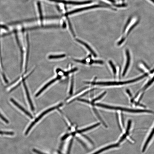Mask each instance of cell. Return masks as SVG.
<instances>
[{
  "label": "cell",
  "mask_w": 154,
  "mask_h": 154,
  "mask_svg": "<svg viewBox=\"0 0 154 154\" xmlns=\"http://www.w3.org/2000/svg\"><path fill=\"white\" fill-rule=\"evenodd\" d=\"M93 63L103 64H104V62L102 61L101 60H91L89 63V64H91Z\"/></svg>",
  "instance_id": "e0dca14e"
},
{
  "label": "cell",
  "mask_w": 154,
  "mask_h": 154,
  "mask_svg": "<svg viewBox=\"0 0 154 154\" xmlns=\"http://www.w3.org/2000/svg\"><path fill=\"white\" fill-rule=\"evenodd\" d=\"M65 56V54H64L56 56L51 55L48 57V58L49 59H59L64 58Z\"/></svg>",
  "instance_id": "5bb4252c"
},
{
  "label": "cell",
  "mask_w": 154,
  "mask_h": 154,
  "mask_svg": "<svg viewBox=\"0 0 154 154\" xmlns=\"http://www.w3.org/2000/svg\"><path fill=\"white\" fill-rule=\"evenodd\" d=\"M127 6V4H117V5H115V6L116 7H126Z\"/></svg>",
  "instance_id": "cb8c5ba5"
},
{
  "label": "cell",
  "mask_w": 154,
  "mask_h": 154,
  "mask_svg": "<svg viewBox=\"0 0 154 154\" xmlns=\"http://www.w3.org/2000/svg\"><path fill=\"white\" fill-rule=\"evenodd\" d=\"M63 105V104L62 103L59 104L58 105L54 106L52 107L49 108L45 111H44L41 114V115H40L38 116V117L36 118L35 120L30 124L28 128H27L25 133V135H27L29 133L30 131V130L35 125L37 122H38L40 120L42 117H43L45 115L47 114H48L50 112L54 110L55 109L59 108L60 107L62 106Z\"/></svg>",
  "instance_id": "3957f363"
},
{
  "label": "cell",
  "mask_w": 154,
  "mask_h": 154,
  "mask_svg": "<svg viewBox=\"0 0 154 154\" xmlns=\"http://www.w3.org/2000/svg\"><path fill=\"white\" fill-rule=\"evenodd\" d=\"M33 151L35 153L38 154H46L44 153H43L41 152V151H40L39 150L36 149H33Z\"/></svg>",
  "instance_id": "7402d4cb"
},
{
  "label": "cell",
  "mask_w": 154,
  "mask_h": 154,
  "mask_svg": "<svg viewBox=\"0 0 154 154\" xmlns=\"http://www.w3.org/2000/svg\"><path fill=\"white\" fill-rule=\"evenodd\" d=\"M142 79V77L141 76L138 77L137 78L128 81H108V82H85V83L87 84H91L93 85H100L103 86H118L123 85L124 84H129L134 83V82L137 81Z\"/></svg>",
  "instance_id": "7a4b0ae2"
},
{
  "label": "cell",
  "mask_w": 154,
  "mask_h": 154,
  "mask_svg": "<svg viewBox=\"0 0 154 154\" xmlns=\"http://www.w3.org/2000/svg\"><path fill=\"white\" fill-rule=\"evenodd\" d=\"M122 1H124V0H122Z\"/></svg>",
  "instance_id": "4316f807"
},
{
  "label": "cell",
  "mask_w": 154,
  "mask_h": 154,
  "mask_svg": "<svg viewBox=\"0 0 154 154\" xmlns=\"http://www.w3.org/2000/svg\"><path fill=\"white\" fill-rule=\"evenodd\" d=\"M73 139L72 138L71 140H70V143H69V145L68 151V154H69V153H70L71 146L72 145V143L73 142Z\"/></svg>",
  "instance_id": "d6986e66"
},
{
  "label": "cell",
  "mask_w": 154,
  "mask_h": 154,
  "mask_svg": "<svg viewBox=\"0 0 154 154\" xmlns=\"http://www.w3.org/2000/svg\"><path fill=\"white\" fill-rule=\"evenodd\" d=\"M107 1L110 2L112 3H115V2H116L115 0H107Z\"/></svg>",
  "instance_id": "d4e9b609"
},
{
  "label": "cell",
  "mask_w": 154,
  "mask_h": 154,
  "mask_svg": "<svg viewBox=\"0 0 154 154\" xmlns=\"http://www.w3.org/2000/svg\"><path fill=\"white\" fill-rule=\"evenodd\" d=\"M74 76H73L72 77L70 90V91H69V94H70V95H71L73 93L74 83Z\"/></svg>",
  "instance_id": "9a60e30c"
},
{
  "label": "cell",
  "mask_w": 154,
  "mask_h": 154,
  "mask_svg": "<svg viewBox=\"0 0 154 154\" xmlns=\"http://www.w3.org/2000/svg\"><path fill=\"white\" fill-rule=\"evenodd\" d=\"M149 1L152 2L153 4H154V0H149Z\"/></svg>",
  "instance_id": "484cf974"
},
{
  "label": "cell",
  "mask_w": 154,
  "mask_h": 154,
  "mask_svg": "<svg viewBox=\"0 0 154 154\" xmlns=\"http://www.w3.org/2000/svg\"><path fill=\"white\" fill-rule=\"evenodd\" d=\"M71 135L70 134H67L66 135H64L61 138V140H64L66 139L69 136Z\"/></svg>",
  "instance_id": "603a6c76"
},
{
  "label": "cell",
  "mask_w": 154,
  "mask_h": 154,
  "mask_svg": "<svg viewBox=\"0 0 154 154\" xmlns=\"http://www.w3.org/2000/svg\"><path fill=\"white\" fill-rule=\"evenodd\" d=\"M25 79H23V85L25 89V91L26 95H27V97L29 102V105L30 106L32 110V111H34L35 110L34 106L33 103H32V102L30 98V95L29 92L28 91V88H27V86L26 85L25 82L24 81Z\"/></svg>",
  "instance_id": "8992f818"
},
{
  "label": "cell",
  "mask_w": 154,
  "mask_h": 154,
  "mask_svg": "<svg viewBox=\"0 0 154 154\" xmlns=\"http://www.w3.org/2000/svg\"><path fill=\"white\" fill-rule=\"evenodd\" d=\"M95 106L98 107L110 110L125 112L133 113H146V110H140V109H133L121 107L118 106L110 105L105 104L96 103Z\"/></svg>",
  "instance_id": "6da1fadb"
},
{
  "label": "cell",
  "mask_w": 154,
  "mask_h": 154,
  "mask_svg": "<svg viewBox=\"0 0 154 154\" xmlns=\"http://www.w3.org/2000/svg\"><path fill=\"white\" fill-rule=\"evenodd\" d=\"M111 7L110 6L108 5H94L92 6L86 7H83V8H79L76 9L74 10L73 11H72L70 12H68L66 14L65 16H68L69 15H70L73 14L78 13V12H80L82 11L87 10L89 9H92L95 8H98V7Z\"/></svg>",
  "instance_id": "277c9868"
},
{
  "label": "cell",
  "mask_w": 154,
  "mask_h": 154,
  "mask_svg": "<svg viewBox=\"0 0 154 154\" xmlns=\"http://www.w3.org/2000/svg\"><path fill=\"white\" fill-rule=\"evenodd\" d=\"M126 61L125 66V68H124L122 75L123 76H125L127 72L129 66L130 62V56L129 51L128 50H126Z\"/></svg>",
  "instance_id": "5b68a950"
},
{
  "label": "cell",
  "mask_w": 154,
  "mask_h": 154,
  "mask_svg": "<svg viewBox=\"0 0 154 154\" xmlns=\"http://www.w3.org/2000/svg\"><path fill=\"white\" fill-rule=\"evenodd\" d=\"M76 41L79 42V43H80L81 44L85 46L86 48L92 54H93V56L94 57H97V55L95 53V52L91 48V47L89 46L87 43H85L82 41L80 40V39H76Z\"/></svg>",
  "instance_id": "9c48e42d"
},
{
  "label": "cell",
  "mask_w": 154,
  "mask_h": 154,
  "mask_svg": "<svg viewBox=\"0 0 154 154\" xmlns=\"http://www.w3.org/2000/svg\"><path fill=\"white\" fill-rule=\"evenodd\" d=\"M10 100L12 103H13L17 107L20 109L22 111H23L26 115L29 116L30 118H33V116H32L31 114L28 112V111L26 110L23 107L20 105L17 102L13 99L11 98L10 99Z\"/></svg>",
  "instance_id": "ba28073f"
},
{
  "label": "cell",
  "mask_w": 154,
  "mask_h": 154,
  "mask_svg": "<svg viewBox=\"0 0 154 154\" xmlns=\"http://www.w3.org/2000/svg\"><path fill=\"white\" fill-rule=\"evenodd\" d=\"M14 134L13 132H10V131H0V134L1 135H14Z\"/></svg>",
  "instance_id": "ac0fdd59"
},
{
  "label": "cell",
  "mask_w": 154,
  "mask_h": 154,
  "mask_svg": "<svg viewBox=\"0 0 154 154\" xmlns=\"http://www.w3.org/2000/svg\"><path fill=\"white\" fill-rule=\"evenodd\" d=\"M0 118H1L2 120L4 121L7 124L9 123V121L7 120L6 118H5L2 115L1 113H0Z\"/></svg>",
  "instance_id": "44dd1931"
},
{
  "label": "cell",
  "mask_w": 154,
  "mask_h": 154,
  "mask_svg": "<svg viewBox=\"0 0 154 154\" xmlns=\"http://www.w3.org/2000/svg\"><path fill=\"white\" fill-rule=\"evenodd\" d=\"M109 64H110V65L111 66V68L112 69V70H113V72L114 74V75H116V67L114 64L113 63L112 61L111 60L109 61Z\"/></svg>",
  "instance_id": "2e32d148"
},
{
  "label": "cell",
  "mask_w": 154,
  "mask_h": 154,
  "mask_svg": "<svg viewBox=\"0 0 154 154\" xmlns=\"http://www.w3.org/2000/svg\"><path fill=\"white\" fill-rule=\"evenodd\" d=\"M61 78V76H57L56 78L53 79L52 80H51L49 82L47 83L45 85L43 86V88L41 89L39 91L38 93L36 94V97L38 96L42 92H43L45 90H46V89L48 88L49 86L51 85V84L54 83V82L60 79Z\"/></svg>",
  "instance_id": "52a82bcc"
},
{
  "label": "cell",
  "mask_w": 154,
  "mask_h": 154,
  "mask_svg": "<svg viewBox=\"0 0 154 154\" xmlns=\"http://www.w3.org/2000/svg\"><path fill=\"white\" fill-rule=\"evenodd\" d=\"M139 67L141 70L145 72V73L148 74V73H150L149 69L145 64L140 63L139 65Z\"/></svg>",
  "instance_id": "7c38bea8"
},
{
  "label": "cell",
  "mask_w": 154,
  "mask_h": 154,
  "mask_svg": "<svg viewBox=\"0 0 154 154\" xmlns=\"http://www.w3.org/2000/svg\"><path fill=\"white\" fill-rule=\"evenodd\" d=\"M119 143L113 144V145H111L106 146V147L104 148L98 150L96 152L92 154H99L101 152H103V151H105L106 150H108L111 148H116L118 147L119 145Z\"/></svg>",
  "instance_id": "30bf717a"
},
{
  "label": "cell",
  "mask_w": 154,
  "mask_h": 154,
  "mask_svg": "<svg viewBox=\"0 0 154 154\" xmlns=\"http://www.w3.org/2000/svg\"><path fill=\"white\" fill-rule=\"evenodd\" d=\"M92 1H87L83 2H76L73 1H67V4L74 5H81L89 4L91 3Z\"/></svg>",
  "instance_id": "8fae6325"
},
{
  "label": "cell",
  "mask_w": 154,
  "mask_h": 154,
  "mask_svg": "<svg viewBox=\"0 0 154 154\" xmlns=\"http://www.w3.org/2000/svg\"><path fill=\"white\" fill-rule=\"evenodd\" d=\"M73 60L77 62L80 63L84 64H86V61L85 60H79L73 59Z\"/></svg>",
  "instance_id": "ffe728a7"
},
{
  "label": "cell",
  "mask_w": 154,
  "mask_h": 154,
  "mask_svg": "<svg viewBox=\"0 0 154 154\" xmlns=\"http://www.w3.org/2000/svg\"><path fill=\"white\" fill-rule=\"evenodd\" d=\"M37 5L38 6V11L40 15V19L41 21L43 20L44 19V18L42 14L40 3L39 2H37Z\"/></svg>",
  "instance_id": "4fadbf2b"
}]
</instances>
